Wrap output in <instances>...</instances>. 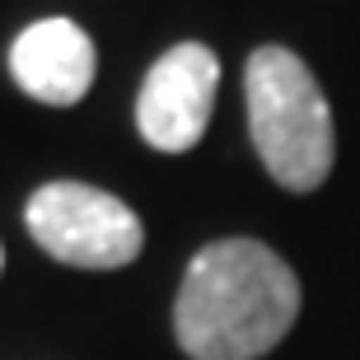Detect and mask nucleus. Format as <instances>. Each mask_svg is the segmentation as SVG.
<instances>
[{"instance_id":"3","label":"nucleus","mask_w":360,"mask_h":360,"mask_svg":"<svg viewBox=\"0 0 360 360\" xmlns=\"http://www.w3.org/2000/svg\"><path fill=\"white\" fill-rule=\"evenodd\" d=\"M28 234L38 248L84 271H112L141 257L146 229L122 197L89 183H47L28 197Z\"/></svg>"},{"instance_id":"5","label":"nucleus","mask_w":360,"mask_h":360,"mask_svg":"<svg viewBox=\"0 0 360 360\" xmlns=\"http://www.w3.org/2000/svg\"><path fill=\"white\" fill-rule=\"evenodd\" d=\"M94 70H98V56H94V42L80 24L70 19H38L28 24L10 47V75L14 84L38 98V103L52 108H70L80 103L94 84Z\"/></svg>"},{"instance_id":"4","label":"nucleus","mask_w":360,"mask_h":360,"mask_svg":"<svg viewBox=\"0 0 360 360\" xmlns=\"http://www.w3.org/2000/svg\"><path fill=\"white\" fill-rule=\"evenodd\" d=\"M215 89H220V61L201 42H178L150 66L141 98H136V127L146 146L164 155H183L211 127Z\"/></svg>"},{"instance_id":"2","label":"nucleus","mask_w":360,"mask_h":360,"mask_svg":"<svg viewBox=\"0 0 360 360\" xmlns=\"http://www.w3.org/2000/svg\"><path fill=\"white\" fill-rule=\"evenodd\" d=\"M243 98H248V131L262 169L285 192L323 187V178L333 174L337 131L314 70L290 47L267 42L243 66Z\"/></svg>"},{"instance_id":"1","label":"nucleus","mask_w":360,"mask_h":360,"mask_svg":"<svg viewBox=\"0 0 360 360\" xmlns=\"http://www.w3.org/2000/svg\"><path fill=\"white\" fill-rule=\"evenodd\" d=\"M300 276L257 239H215L183 271L178 347L192 360H262L300 319Z\"/></svg>"},{"instance_id":"6","label":"nucleus","mask_w":360,"mask_h":360,"mask_svg":"<svg viewBox=\"0 0 360 360\" xmlns=\"http://www.w3.org/2000/svg\"><path fill=\"white\" fill-rule=\"evenodd\" d=\"M0 267H5V248H0Z\"/></svg>"}]
</instances>
